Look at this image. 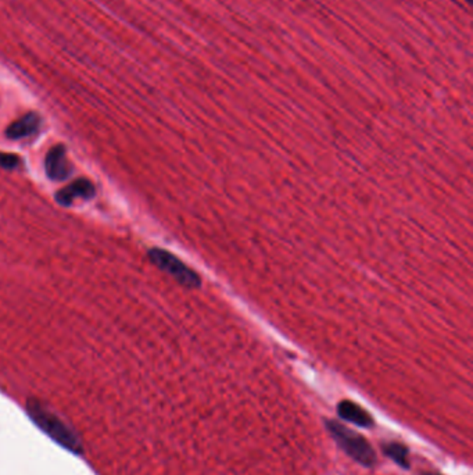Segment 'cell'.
Wrapping results in <instances>:
<instances>
[{
    "label": "cell",
    "mask_w": 473,
    "mask_h": 475,
    "mask_svg": "<svg viewBox=\"0 0 473 475\" xmlns=\"http://www.w3.org/2000/svg\"><path fill=\"white\" fill-rule=\"evenodd\" d=\"M467 1H468V3H471V0H467Z\"/></svg>",
    "instance_id": "cell-10"
},
{
    "label": "cell",
    "mask_w": 473,
    "mask_h": 475,
    "mask_svg": "<svg viewBox=\"0 0 473 475\" xmlns=\"http://www.w3.org/2000/svg\"><path fill=\"white\" fill-rule=\"evenodd\" d=\"M96 194L95 185L88 180H76L57 192L56 201L62 206H71L75 199H90Z\"/></svg>",
    "instance_id": "cell-5"
},
{
    "label": "cell",
    "mask_w": 473,
    "mask_h": 475,
    "mask_svg": "<svg viewBox=\"0 0 473 475\" xmlns=\"http://www.w3.org/2000/svg\"><path fill=\"white\" fill-rule=\"evenodd\" d=\"M41 127V117L35 113H28L20 120L14 121L6 130V135L10 139H22L35 134Z\"/></svg>",
    "instance_id": "cell-6"
},
{
    "label": "cell",
    "mask_w": 473,
    "mask_h": 475,
    "mask_svg": "<svg viewBox=\"0 0 473 475\" xmlns=\"http://www.w3.org/2000/svg\"><path fill=\"white\" fill-rule=\"evenodd\" d=\"M327 427L338 446L357 463L365 467H372L376 463V455L368 441L359 434L348 429L336 421H328Z\"/></svg>",
    "instance_id": "cell-1"
},
{
    "label": "cell",
    "mask_w": 473,
    "mask_h": 475,
    "mask_svg": "<svg viewBox=\"0 0 473 475\" xmlns=\"http://www.w3.org/2000/svg\"><path fill=\"white\" fill-rule=\"evenodd\" d=\"M20 164V157L11 153H0V167L6 170H14Z\"/></svg>",
    "instance_id": "cell-9"
},
{
    "label": "cell",
    "mask_w": 473,
    "mask_h": 475,
    "mask_svg": "<svg viewBox=\"0 0 473 475\" xmlns=\"http://www.w3.org/2000/svg\"><path fill=\"white\" fill-rule=\"evenodd\" d=\"M28 413L34 418V421L46 431L53 439H56L59 443L64 445L69 450L78 452V442L76 438L68 431L67 427L60 421L55 414H52L49 410H46L38 403L28 405Z\"/></svg>",
    "instance_id": "cell-2"
},
{
    "label": "cell",
    "mask_w": 473,
    "mask_h": 475,
    "mask_svg": "<svg viewBox=\"0 0 473 475\" xmlns=\"http://www.w3.org/2000/svg\"><path fill=\"white\" fill-rule=\"evenodd\" d=\"M338 415L343 420L350 421V422H352L358 427L368 428V427H372V424H373V420L369 415V413H366L364 408H359L358 405H355L352 402H348V401L341 402L338 406Z\"/></svg>",
    "instance_id": "cell-7"
},
{
    "label": "cell",
    "mask_w": 473,
    "mask_h": 475,
    "mask_svg": "<svg viewBox=\"0 0 473 475\" xmlns=\"http://www.w3.org/2000/svg\"><path fill=\"white\" fill-rule=\"evenodd\" d=\"M149 257L154 266L161 269L163 272L174 276L179 283L188 288H196L200 282L199 276L192 272L186 265H184L174 255L163 250V249H151L149 252Z\"/></svg>",
    "instance_id": "cell-3"
},
{
    "label": "cell",
    "mask_w": 473,
    "mask_h": 475,
    "mask_svg": "<svg viewBox=\"0 0 473 475\" xmlns=\"http://www.w3.org/2000/svg\"><path fill=\"white\" fill-rule=\"evenodd\" d=\"M46 174L53 181H64L71 174V166L67 160L64 145L53 146L45 159Z\"/></svg>",
    "instance_id": "cell-4"
},
{
    "label": "cell",
    "mask_w": 473,
    "mask_h": 475,
    "mask_svg": "<svg viewBox=\"0 0 473 475\" xmlns=\"http://www.w3.org/2000/svg\"><path fill=\"white\" fill-rule=\"evenodd\" d=\"M383 450L386 453V456H389L393 462H396L400 467L403 469H408L409 463H408V450L406 446H403L402 443H388L386 446H383Z\"/></svg>",
    "instance_id": "cell-8"
},
{
    "label": "cell",
    "mask_w": 473,
    "mask_h": 475,
    "mask_svg": "<svg viewBox=\"0 0 473 475\" xmlns=\"http://www.w3.org/2000/svg\"><path fill=\"white\" fill-rule=\"evenodd\" d=\"M426 475H433V474H426Z\"/></svg>",
    "instance_id": "cell-11"
}]
</instances>
